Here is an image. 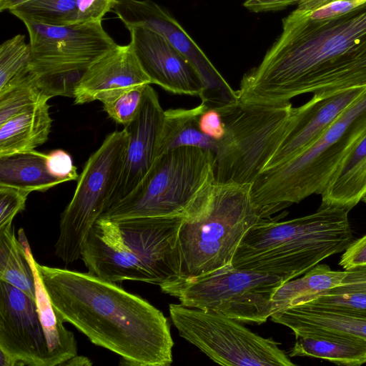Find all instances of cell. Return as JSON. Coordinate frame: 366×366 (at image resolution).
<instances>
[{"instance_id":"cell-1","label":"cell","mask_w":366,"mask_h":366,"mask_svg":"<svg viewBox=\"0 0 366 366\" xmlns=\"http://www.w3.org/2000/svg\"><path fill=\"white\" fill-rule=\"evenodd\" d=\"M366 85V1L327 19L296 8L262 61L242 77L238 102L282 105L307 93Z\"/></svg>"},{"instance_id":"cell-2","label":"cell","mask_w":366,"mask_h":366,"mask_svg":"<svg viewBox=\"0 0 366 366\" xmlns=\"http://www.w3.org/2000/svg\"><path fill=\"white\" fill-rule=\"evenodd\" d=\"M35 265L63 322L119 355L120 365L172 364L174 341L168 320L149 302L89 272L41 265L36 260Z\"/></svg>"},{"instance_id":"cell-3","label":"cell","mask_w":366,"mask_h":366,"mask_svg":"<svg viewBox=\"0 0 366 366\" xmlns=\"http://www.w3.org/2000/svg\"><path fill=\"white\" fill-rule=\"evenodd\" d=\"M183 217L99 218L81 258L89 274L104 280L160 287L182 276L179 233Z\"/></svg>"},{"instance_id":"cell-4","label":"cell","mask_w":366,"mask_h":366,"mask_svg":"<svg viewBox=\"0 0 366 366\" xmlns=\"http://www.w3.org/2000/svg\"><path fill=\"white\" fill-rule=\"evenodd\" d=\"M349 212L345 207L321 204L304 217L279 222L283 213L262 222L247 232L232 264L295 279L350 245Z\"/></svg>"},{"instance_id":"cell-5","label":"cell","mask_w":366,"mask_h":366,"mask_svg":"<svg viewBox=\"0 0 366 366\" xmlns=\"http://www.w3.org/2000/svg\"><path fill=\"white\" fill-rule=\"evenodd\" d=\"M251 186L214 179L194 199L179 233L182 276H199L232 264L247 232L269 219L253 204Z\"/></svg>"},{"instance_id":"cell-6","label":"cell","mask_w":366,"mask_h":366,"mask_svg":"<svg viewBox=\"0 0 366 366\" xmlns=\"http://www.w3.org/2000/svg\"><path fill=\"white\" fill-rule=\"evenodd\" d=\"M366 134V94L313 144L287 162L261 172L251 186L264 219L309 196L322 194L343 159Z\"/></svg>"},{"instance_id":"cell-7","label":"cell","mask_w":366,"mask_h":366,"mask_svg":"<svg viewBox=\"0 0 366 366\" xmlns=\"http://www.w3.org/2000/svg\"><path fill=\"white\" fill-rule=\"evenodd\" d=\"M215 154L182 147L157 157L137 186L99 218L184 216L199 192L214 179Z\"/></svg>"},{"instance_id":"cell-8","label":"cell","mask_w":366,"mask_h":366,"mask_svg":"<svg viewBox=\"0 0 366 366\" xmlns=\"http://www.w3.org/2000/svg\"><path fill=\"white\" fill-rule=\"evenodd\" d=\"M291 102L282 105L237 103L219 111L226 134L218 143L214 181L252 184L286 136L293 119Z\"/></svg>"},{"instance_id":"cell-9","label":"cell","mask_w":366,"mask_h":366,"mask_svg":"<svg viewBox=\"0 0 366 366\" xmlns=\"http://www.w3.org/2000/svg\"><path fill=\"white\" fill-rule=\"evenodd\" d=\"M23 23L31 49V75L49 98L74 97L89 65L117 45L102 21L65 26Z\"/></svg>"},{"instance_id":"cell-10","label":"cell","mask_w":366,"mask_h":366,"mask_svg":"<svg viewBox=\"0 0 366 366\" xmlns=\"http://www.w3.org/2000/svg\"><path fill=\"white\" fill-rule=\"evenodd\" d=\"M285 277L232 264L196 277L180 276L160 286L162 292L188 307L212 310L240 322H265L271 299Z\"/></svg>"},{"instance_id":"cell-11","label":"cell","mask_w":366,"mask_h":366,"mask_svg":"<svg viewBox=\"0 0 366 366\" xmlns=\"http://www.w3.org/2000/svg\"><path fill=\"white\" fill-rule=\"evenodd\" d=\"M127 144L124 129L113 132L86 162L74 195L61 214L54 246L56 255L66 264L81 258L92 227L107 208L122 171Z\"/></svg>"},{"instance_id":"cell-12","label":"cell","mask_w":366,"mask_h":366,"mask_svg":"<svg viewBox=\"0 0 366 366\" xmlns=\"http://www.w3.org/2000/svg\"><path fill=\"white\" fill-rule=\"evenodd\" d=\"M179 335L221 365L294 366L280 344L222 313L170 304Z\"/></svg>"},{"instance_id":"cell-13","label":"cell","mask_w":366,"mask_h":366,"mask_svg":"<svg viewBox=\"0 0 366 366\" xmlns=\"http://www.w3.org/2000/svg\"><path fill=\"white\" fill-rule=\"evenodd\" d=\"M127 29L142 26L162 36L184 54L197 71L202 84V103L220 111L238 102L234 91L177 19L152 0H119L112 9Z\"/></svg>"},{"instance_id":"cell-14","label":"cell","mask_w":366,"mask_h":366,"mask_svg":"<svg viewBox=\"0 0 366 366\" xmlns=\"http://www.w3.org/2000/svg\"><path fill=\"white\" fill-rule=\"evenodd\" d=\"M0 350L19 365L50 366L36 300L0 280Z\"/></svg>"},{"instance_id":"cell-15","label":"cell","mask_w":366,"mask_h":366,"mask_svg":"<svg viewBox=\"0 0 366 366\" xmlns=\"http://www.w3.org/2000/svg\"><path fill=\"white\" fill-rule=\"evenodd\" d=\"M135 55L152 84L169 92L200 97L202 80L188 59L162 34L142 26L127 29Z\"/></svg>"},{"instance_id":"cell-16","label":"cell","mask_w":366,"mask_h":366,"mask_svg":"<svg viewBox=\"0 0 366 366\" xmlns=\"http://www.w3.org/2000/svg\"><path fill=\"white\" fill-rule=\"evenodd\" d=\"M365 94L366 85L313 94L307 102L295 107L291 126L264 171L287 162L313 144Z\"/></svg>"},{"instance_id":"cell-17","label":"cell","mask_w":366,"mask_h":366,"mask_svg":"<svg viewBox=\"0 0 366 366\" xmlns=\"http://www.w3.org/2000/svg\"><path fill=\"white\" fill-rule=\"evenodd\" d=\"M164 114L157 93L147 84L139 113L124 127L128 134L127 149L118 184L107 208L129 194L152 167L157 159Z\"/></svg>"},{"instance_id":"cell-18","label":"cell","mask_w":366,"mask_h":366,"mask_svg":"<svg viewBox=\"0 0 366 366\" xmlns=\"http://www.w3.org/2000/svg\"><path fill=\"white\" fill-rule=\"evenodd\" d=\"M151 84L132 44H117L89 65L73 98L76 104L102 102L127 89Z\"/></svg>"},{"instance_id":"cell-19","label":"cell","mask_w":366,"mask_h":366,"mask_svg":"<svg viewBox=\"0 0 366 366\" xmlns=\"http://www.w3.org/2000/svg\"><path fill=\"white\" fill-rule=\"evenodd\" d=\"M271 320L291 329L295 336L336 335L366 340V316L305 303L277 311Z\"/></svg>"},{"instance_id":"cell-20","label":"cell","mask_w":366,"mask_h":366,"mask_svg":"<svg viewBox=\"0 0 366 366\" xmlns=\"http://www.w3.org/2000/svg\"><path fill=\"white\" fill-rule=\"evenodd\" d=\"M52 119L48 102L40 103L0 124V157L34 150L44 144Z\"/></svg>"},{"instance_id":"cell-21","label":"cell","mask_w":366,"mask_h":366,"mask_svg":"<svg viewBox=\"0 0 366 366\" xmlns=\"http://www.w3.org/2000/svg\"><path fill=\"white\" fill-rule=\"evenodd\" d=\"M366 194V134L343 159L322 193V205L350 210Z\"/></svg>"},{"instance_id":"cell-22","label":"cell","mask_w":366,"mask_h":366,"mask_svg":"<svg viewBox=\"0 0 366 366\" xmlns=\"http://www.w3.org/2000/svg\"><path fill=\"white\" fill-rule=\"evenodd\" d=\"M207 107L201 102L192 109H169L164 111L157 157L169 150L192 147L211 151L214 154L218 143L204 134L199 128V118Z\"/></svg>"},{"instance_id":"cell-23","label":"cell","mask_w":366,"mask_h":366,"mask_svg":"<svg viewBox=\"0 0 366 366\" xmlns=\"http://www.w3.org/2000/svg\"><path fill=\"white\" fill-rule=\"evenodd\" d=\"M290 357H311L337 365L366 363V340L336 335L297 336Z\"/></svg>"},{"instance_id":"cell-24","label":"cell","mask_w":366,"mask_h":366,"mask_svg":"<svg viewBox=\"0 0 366 366\" xmlns=\"http://www.w3.org/2000/svg\"><path fill=\"white\" fill-rule=\"evenodd\" d=\"M47 154L35 150L0 157V185L44 192L64 182L52 176L46 165Z\"/></svg>"},{"instance_id":"cell-25","label":"cell","mask_w":366,"mask_h":366,"mask_svg":"<svg viewBox=\"0 0 366 366\" xmlns=\"http://www.w3.org/2000/svg\"><path fill=\"white\" fill-rule=\"evenodd\" d=\"M26 253L34 272L35 300L49 347L50 366L61 365L64 362L77 355L76 340L74 333L64 326L63 320L54 310L35 265L31 250Z\"/></svg>"},{"instance_id":"cell-26","label":"cell","mask_w":366,"mask_h":366,"mask_svg":"<svg viewBox=\"0 0 366 366\" xmlns=\"http://www.w3.org/2000/svg\"><path fill=\"white\" fill-rule=\"evenodd\" d=\"M345 274L327 264H317L296 280H289L276 290L271 299L272 314L310 301L317 295L337 286Z\"/></svg>"},{"instance_id":"cell-27","label":"cell","mask_w":366,"mask_h":366,"mask_svg":"<svg viewBox=\"0 0 366 366\" xmlns=\"http://www.w3.org/2000/svg\"><path fill=\"white\" fill-rule=\"evenodd\" d=\"M0 280L36 297L34 269L15 236L13 224L0 228Z\"/></svg>"},{"instance_id":"cell-28","label":"cell","mask_w":366,"mask_h":366,"mask_svg":"<svg viewBox=\"0 0 366 366\" xmlns=\"http://www.w3.org/2000/svg\"><path fill=\"white\" fill-rule=\"evenodd\" d=\"M345 270V274L340 285L317 295L305 303L366 316V265Z\"/></svg>"},{"instance_id":"cell-29","label":"cell","mask_w":366,"mask_h":366,"mask_svg":"<svg viewBox=\"0 0 366 366\" xmlns=\"http://www.w3.org/2000/svg\"><path fill=\"white\" fill-rule=\"evenodd\" d=\"M31 49L25 36L16 34L0 46V93L31 79Z\"/></svg>"},{"instance_id":"cell-30","label":"cell","mask_w":366,"mask_h":366,"mask_svg":"<svg viewBox=\"0 0 366 366\" xmlns=\"http://www.w3.org/2000/svg\"><path fill=\"white\" fill-rule=\"evenodd\" d=\"M21 21L49 26L76 23V0H29L9 11Z\"/></svg>"},{"instance_id":"cell-31","label":"cell","mask_w":366,"mask_h":366,"mask_svg":"<svg viewBox=\"0 0 366 366\" xmlns=\"http://www.w3.org/2000/svg\"><path fill=\"white\" fill-rule=\"evenodd\" d=\"M31 77L29 80L0 93V124L31 107L48 102Z\"/></svg>"},{"instance_id":"cell-32","label":"cell","mask_w":366,"mask_h":366,"mask_svg":"<svg viewBox=\"0 0 366 366\" xmlns=\"http://www.w3.org/2000/svg\"><path fill=\"white\" fill-rule=\"evenodd\" d=\"M147 85L133 87L102 101L104 112L115 122L124 127L129 124L139 112Z\"/></svg>"},{"instance_id":"cell-33","label":"cell","mask_w":366,"mask_h":366,"mask_svg":"<svg viewBox=\"0 0 366 366\" xmlns=\"http://www.w3.org/2000/svg\"><path fill=\"white\" fill-rule=\"evenodd\" d=\"M29 192L0 185V228L12 224L14 217L25 208Z\"/></svg>"},{"instance_id":"cell-34","label":"cell","mask_w":366,"mask_h":366,"mask_svg":"<svg viewBox=\"0 0 366 366\" xmlns=\"http://www.w3.org/2000/svg\"><path fill=\"white\" fill-rule=\"evenodd\" d=\"M46 165L50 174L64 182L77 180L79 177L70 154L64 150L55 149L47 154Z\"/></svg>"},{"instance_id":"cell-35","label":"cell","mask_w":366,"mask_h":366,"mask_svg":"<svg viewBox=\"0 0 366 366\" xmlns=\"http://www.w3.org/2000/svg\"><path fill=\"white\" fill-rule=\"evenodd\" d=\"M119 0H76V23L102 21Z\"/></svg>"},{"instance_id":"cell-36","label":"cell","mask_w":366,"mask_h":366,"mask_svg":"<svg viewBox=\"0 0 366 366\" xmlns=\"http://www.w3.org/2000/svg\"><path fill=\"white\" fill-rule=\"evenodd\" d=\"M199 128L205 135L217 142L222 141L226 129L220 112L213 108H207L199 118Z\"/></svg>"},{"instance_id":"cell-37","label":"cell","mask_w":366,"mask_h":366,"mask_svg":"<svg viewBox=\"0 0 366 366\" xmlns=\"http://www.w3.org/2000/svg\"><path fill=\"white\" fill-rule=\"evenodd\" d=\"M365 1L366 0H335L314 10L302 11L312 19H327L348 12Z\"/></svg>"},{"instance_id":"cell-38","label":"cell","mask_w":366,"mask_h":366,"mask_svg":"<svg viewBox=\"0 0 366 366\" xmlns=\"http://www.w3.org/2000/svg\"><path fill=\"white\" fill-rule=\"evenodd\" d=\"M340 265L345 269L366 265V235L352 242L345 250Z\"/></svg>"},{"instance_id":"cell-39","label":"cell","mask_w":366,"mask_h":366,"mask_svg":"<svg viewBox=\"0 0 366 366\" xmlns=\"http://www.w3.org/2000/svg\"><path fill=\"white\" fill-rule=\"evenodd\" d=\"M300 0H245L244 6L254 12L274 11L297 5Z\"/></svg>"},{"instance_id":"cell-40","label":"cell","mask_w":366,"mask_h":366,"mask_svg":"<svg viewBox=\"0 0 366 366\" xmlns=\"http://www.w3.org/2000/svg\"><path fill=\"white\" fill-rule=\"evenodd\" d=\"M333 1L335 0H300L297 8L305 11H311Z\"/></svg>"},{"instance_id":"cell-41","label":"cell","mask_w":366,"mask_h":366,"mask_svg":"<svg viewBox=\"0 0 366 366\" xmlns=\"http://www.w3.org/2000/svg\"><path fill=\"white\" fill-rule=\"evenodd\" d=\"M92 362L86 357L81 356V355H75L66 362H64L61 365H67V366H88L92 365Z\"/></svg>"},{"instance_id":"cell-42","label":"cell","mask_w":366,"mask_h":366,"mask_svg":"<svg viewBox=\"0 0 366 366\" xmlns=\"http://www.w3.org/2000/svg\"><path fill=\"white\" fill-rule=\"evenodd\" d=\"M28 1L29 0H4L0 1V10L1 11L4 10L9 11L10 9Z\"/></svg>"},{"instance_id":"cell-43","label":"cell","mask_w":366,"mask_h":366,"mask_svg":"<svg viewBox=\"0 0 366 366\" xmlns=\"http://www.w3.org/2000/svg\"><path fill=\"white\" fill-rule=\"evenodd\" d=\"M0 365L15 366L19 365L18 362L7 353L0 350Z\"/></svg>"},{"instance_id":"cell-44","label":"cell","mask_w":366,"mask_h":366,"mask_svg":"<svg viewBox=\"0 0 366 366\" xmlns=\"http://www.w3.org/2000/svg\"><path fill=\"white\" fill-rule=\"evenodd\" d=\"M362 200L366 204V194H365Z\"/></svg>"},{"instance_id":"cell-45","label":"cell","mask_w":366,"mask_h":366,"mask_svg":"<svg viewBox=\"0 0 366 366\" xmlns=\"http://www.w3.org/2000/svg\"><path fill=\"white\" fill-rule=\"evenodd\" d=\"M4 1V0H0V1Z\"/></svg>"}]
</instances>
